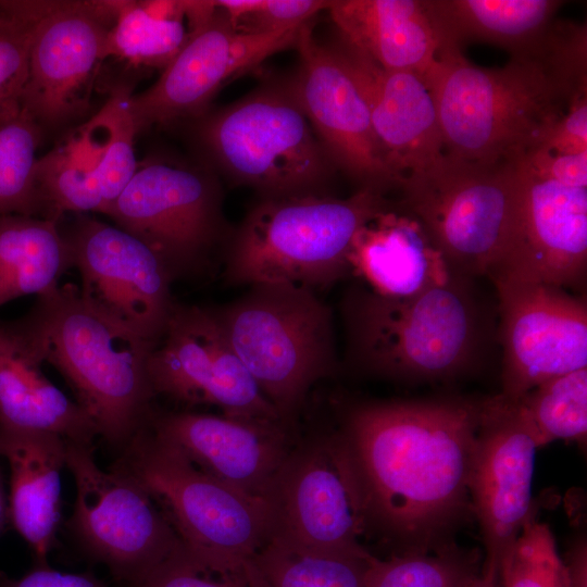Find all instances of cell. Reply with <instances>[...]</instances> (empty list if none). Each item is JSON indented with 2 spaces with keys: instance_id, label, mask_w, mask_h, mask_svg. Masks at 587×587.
<instances>
[{
  "instance_id": "8",
  "label": "cell",
  "mask_w": 587,
  "mask_h": 587,
  "mask_svg": "<svg viewBox=\"0 0 587 587\" xmlns=\"http://www.w3.org/2000/svg\"><path fill=\"white\" fill-rule=\"evenodd\" d=\"M114 466L149 491L187 551L204 562L245 565L270 539L264 500L205 474L148 427L128 442Z\"/></svg>"
},
{
  "instance_id": "28",
  "label": "cell",
  "mask_w": 587,
  "mask_h": 587,
  "mask_svg": "<svg viewBox=\"0 0 587 587\" xmlns=\"http://www.w3.org/2000/svg\"><path fill=\"white\" fill-rule=\"evenodd\" d=\"M215 10L214 1H115L108 57L163 70Z\"/></svg>"
},
{
  "instance_id": "35",
  "label": "cell",
  "mask_w": 587,
  "mask_h": 587,
  "mask_svg": "<svg viewBox=\"0 0 587 587\" xmlns=\"http://www.w3.org/2000/svg\"><path fill=\"white\" fill-rule=\"evenodd\" d=\"M515 401L533 424L539 447L557 439L586 442L587 367L547 379Z\"/></svg>"
},
{
  "instance_id": "22",
  "label": "cell",
  "mask_w": 587,
  "mask_h": 587,
  "mask_svg": "<svg viewBox=\"0 0 587 587\" xmlns=\"http://www.w3.org/2000/svg\"><path fill=\"white\" fill-rule=\"evenodd\" d=\"M362 95L383 159L398 188L435 165L444 142L433 93L414 72L386 70L341 40L332 47Z\"/></svg>"
},
{
  "instance_id": "2",
  "label": "cell",
  "mask_w": 587,
  "mask_h": 587,
  "mask_svg": "<svg viewBox=\"0 0 587 587\" xmlns=\"http://www.w3.org/2000/svg\"><path fill=\"white\" fill-rule=\"evenodd\" d=\"M473 282L450 273L408 297L352 284L340 300L345 365L364 376L403 383L469 374L482 361L491 332Z\"/></svg>"
},
{
  "instance_id": "9",
  "label": "cell",
  "mask_w": 587,
  "mask_h": 587,
  "mask_svg": "<svg viewBox=\"0 0 587 587\" xmlns=\"http://www.w3.org/2000/svg\"><path fill=\"white\" fill-rule=\"evenodd\" d=\"M199 137L233 182L263 198L321 193L335 165L288 85L259 88L210 114Z\"/></svg>"
},
{
  "instance_id": "4",
  "label": "cell",
  "mask_w": 587,
  "mask_h": 587,
  "mask_svg": "<svg viewBox=\"0 0 587 587\" xmlns=\"http://www.w3.org/2000/svg\"><path fill=\"white\" fill-rule=\"evenodd\" d=\"M445 155L470 163L516 162L538 148L580 92L530 59L480 67L446 47L425 76Z\"/></svg>"
},
{
  "instance_id": "36",
  "label": "cell",
  "mask_w": 587,
  "mask_h": 587,
  "mask_svg": "<svg viewBox=\"0 0 587 587\" xmlns=\"http://www.w3.org/2000/svg\"><path fill=\"white\" fill-rule=\"evenodd\" d=\"M501 587H571L548 524L533 510L499 567Z\"/></svg>"
},
{
  "instance_id": "17",
  "label": "cell",
  "mask_w": 587,
  "mask_h": 587,
  "mask_svg": "<svg viewBox=\"0 0 587 587\" xmlns=\"http://www.w3.org/2000/svg\"><path fill=\"white\" fill-rule=\"evenodd\" d=\"M536 432L521 404L500 394L482 399L470 477L472 513L483 535L482 566L499 571L532 505Z\"/></svg>"
},
{
  "instance_id": "7",
  "label": "cell",
  "mask_w": 587,
  "mask_h": 587,
  "mask_svg": "<svg viewBox=\"0 0 587 587\" xmlns=\"http://www.w3.org/2000/svg\"><path fill=\"white\" fill-rule=\"evenodd\" d=\"M399 188V209L419 221L451 274L492 280L507 270L517 238V161L483 165L444 154Z\"/></svg>"
},
{
  "instance_id": "45",
  "label": "cell",
  "mask_w": 587,
  "mask_h": 587,
  "mask_svg": "<svg viewBox=\"0 0 587 587\" xmlns=\"http://www.w3.org/2000/svg\"><path fill=\"white\" fill-rule=\"evenodd\" d=\"M9 521V499L4 489L3 479L0 472V535L3 533L5 525Z\"/></svg>"
},
{
  "instance_id": "31",
  "label": "cell",
  "mask_w": 587,
  "mask_h": 587,
  "mask_svg": "<svg viewBox=\"0 0 587 587\" xmlns=\"http://www.w3.org/2000/svg\"><path fill=\"white\" fill-rule=\"evenodd\" d=\"M127 89H117L77 134L93 158L107 215L138 168Z\"/></svg>"
},
{
  "instance_id": "24",
  "label": "cell",
  "mask_w": 587,
  "mask_h": 587,
  "mask_svg": "<svg viewBox=\"0 0 587 587\" xmlns=\"http://www.w3.org/2000/svg\"><path fill=\"white\" fill-rule=\"evenodd\" d=\"M327 10L341 39L386 70L425 78L447 47L426 0H337Z\"/></svg>"
},
{
  "instance_id": "19",
  "label": "cell",
  "mask_w": 587,
  "mask_h": 587,
  "mask_svg": "<svg viewBox=\"0 0 587 587\" xmlns=\"http://www.w3.org/2000/svg\"><path fill=\"white\" fill-rule=\"evenodd\" d=\"M295 48L299 67L288 87L333 163L367 187L386 192L398 182L384 162L366 103L332 47L314 39L305 23Z\"/></svg>"
},
{
  "instance_id": "1",
  "label": "cell",
  "mask_w": 587,
  "mask_h": 587,
  "mask_svg": "<svg viewBox=\"0 0 587 587\" xmlns=\"http://www.w3.org/2000/svg\"><path fill=\"white\" fill-rule=\"evenodd\" d=\"M482 399L364 401L335 432L365 534L392 554L429 553L452 544L472 513L470 477Z\"/></svg>"
},
{
  "instance_id": "11",
  "label": "cell",
  "mask_w": 587,
  "mask_h": 587,
  "mask_svg": "<svg viewBox=\"0 0 587 587\" xmlns=\"http://www.w3.org/2000/svg\"><path fill=\"white\" fill-rule=\"evenodd\" d=\"M107 215L149 246L173 280L208 272L226 233L215 179L174 161L139 165Z\"/></svg>"
},
{
  "instance_id": "38",
  "label": "cell",
  "mask_w": 587,
  "mask_h": 587,
  "mask_svg": "<svg viewBox=\"0 0 587 587\" xmlns=\"http://www.w3.org/2000/svg\"><path fill=\"white\" fill-rule=\"evenodd\" d=\"M233 27L243 33H270L311 22L330 1L218 0L214 1Z\"/></svg>"
},
{
  "instance_id": "16",
  "label": "cell",
  "mask_w": 587,
  "mask_h": 587,
  "mask_svg": "<svg viewBox=\"0 0 587 587\" xmlns=\"http://www.w3.org/2000/svg\"><path fill=\"white\" fill-rule=\"evenodd\" d=\"M115 1H45L32 36L21 107L41 129L83 114L102 62Z\"/></svg>"
},
{
  "instance_id": "15",
  "label": "cell",
  "mask_w": 587,
  "mask_h": 587,
  "mask_svg": "<svg viewBox=\"0 0 587 587\" xmlns=\"http://www.w3.org/2000/svg\"><path fill=\"white\" fill-rule=\"evenodd\" d=\"M492 283L499 301L501 396L517 400L547 379L587 367L585 297L512 275Z\"/></svg>"
},
{
  "instance_id": "29",
  "label": "cell",
  "mask_w": 587,
  "mask_h": 587,
  "mask_svg": "<svg viewBox=\"0 0 587 587\" xmlns=\"http://www.w3.org/2000/svg\"><path fill=\"white\" fill-rule=\"evenodd\" d=\"M59 225L36 216H0V307L18 297L52 290L73 267Z\"/></svg>"
},
{
  "instance_id": "37",
  "label": "cell",
  "mask_w": 587,
  "mask_h": 587,
  "mask_svg": "<svg viewBox=\"0 0 587 587\" xmlns=\"http://www.w3.org/2000/svg\"><path fill=\"white\" fill-rule=\"evenodd\" d=\"M45 1H0V116L21 107L35 22Z\"/></svg>"
},
{
  "instance_id": "13",
  "label": "cell",
  "mask_w": 587,
  "mask_h": 587,
  "mask_svg": "<svg viewBox=\"0 0 587 587\" xmlns=\"http://www.w3.org/2000/svg\"><path fill=\"white\" fill-rule=\"evenodd\" d=\"M147 367L155 397L286 425L234 351L213 308L175 302Z\"/></svg>"
},
{
  "instance_id": "5",
  "label": "cell",
  "mask_w": 587,
  "mask_h": 587,
  "mask_svg": "<svg viewBox=\"0 0 587 587\" xmlns=\"http://www.w3.org/2000/svg\"><path fill=\"white\" fill-rule=\"evenodd\" d=\"M390 207L384 192L367 187L346 199L262 198L227 239L224 279L232 286L328 287L351 273L349 252L358 230Z\"/></svg>"
},
{
  "instance_id": "21",
  "label": "cell",
  "mask_w": 587,
  "mask_h": 587,
  "mask_svg": "<svg viewBox=\"0 0 587 587\" xmlns=\"http://www.w3.org/2000/svg\"><path fill=\"white\" fill-rule=\"evenodd\" d=\"M517 164V238L510 263L499 276L582 288L587 268V188L564 185L522 159Z\"/></svg>"
},
{
  "instance_id": "6",
  "label": "cell",
  "mask_w": 587,
  "mask_h": 587,
  "mask_svg": "<svg viewBox=\"0 0 587 587\" xmlns=\"http://www.w3.org/2000/svg\"><path fill=\"white\" fill-rule=\"evenodd\" d=\"M213 309L261 392L292 427L311 387L338 370L330 308L308 287L261 283Z\"/></svg>"
},
{
  "instance_id": "40",
  "label": "cell",
  "mask_w": 587,
  "mask_h": 587,
  "mask_svg": "<svg viewBox=\"0 0 587 587\" xmlns=\"http://www.w3.org/2000/svg\"><path fill=\"white\" fill-rule=\"evenodd\" d=\"M536 149L553 153H587V91L572 99L565 113Z\"/></svg>"
},
{
  "instance_id": "23",
  "label": "cell",
  "mask_w": 587,
  "mask_h": 587,
  "mask_svg": "<svg viewBox=\"0 0 587 587\" xmlns=\"http://www.w3.org/2000/svg\"><path fill=\"white\" fill-rule=\"evenodd\" d=\"M0 457L10 469V521L35 564H49L61 521L66 439L52 432L0 429Z\"/></svg>"
},
{
  "instance_id": "26",
  "label": "cell",
  "mask_w": 587,
  "mask_h": 587,
  "mask_svg": "<svg viewBox=\"0 0 587 587\" xmlns=\"http://www.w3.org/2000/svg\"><path fill=\"white\" fill-rule=\"evenodd\" d=\"M43 359L0 320V429L45 430L93 444L98 430L76 401L43 374Z\"/></svg>"
},
{
  "instance_id": "10",
  "label": "cell",
  "mask_w": 587,
  "mask_h": 587,
  "mask_svg": "<svg viewBox=\"0 0 587 587\" xmlns=\"http://www.w3.org/2000/svg\"><path fill=\"white\" fill-rule=\"evenodd\" d=\"M76 498L67 527L88 558L136 587L185 546L149 491L132 475L99 467L93 444L66 440Z\"/></svg>"
},
{
  "instance_id": "44",
  "label": "cell",
  "mask_w": 587,
  "mask_h": 587,
  "mask_svg": "<svg viewBox=\"0 0 587 587\" xmlns=\"http://www.w3.org/2000/svg\"><path fill=\"white\" fill-rule=\"evenodd\" d=\"M464 587H501L499 571L482 566L480 572L472 577Z\"/></svg>"
},
{
  "instance_id": "33",
  "label": "cell",
  "mask_w": 587,
  "mask_h": 587,
  "mask_svg": "<svg viewBox=\"0 0 587 587\" xmlns=\"http://www.w3.org/2000/svg\"><path fill=\"white\" fill-rule=\"evenodd\" d=\"M482 563L479 550L457 544L436 552L391 554L387 559L370 553L364 582L366 587H464L480 572Z\"/></svg>"
},
{
  "instance_id": "32",
  "label": "cell",
  "mask_w": 587,
  "mask_h": 587,
  "mask_svg": "<svg viewBox=\"0 0 587 587\" xmlns=\"http://www.w3.org/2000/svg\"><path fill=\"white\" fill-rule=\"evenodd\" d=\"M367 555L307 552L270 539L248 564L259 587H366Z\"/></svg>"
},
{
  "instance_id": "27",
  "label": "cell",
  "mask_w": 587,
  "mask_h": 587,
  "mask_svg": "<svg viewBox=\"0 0 587 587\" xmlns=\"http://www.w3.org/2000/svg\"><path fill=\"white\" fill-rule=\"evenodd\" d=\"M446 46L464 41L499 46L511 58L529 54L559 8L557 0H426Z\"/></svg>"
},
{
  "instance_id": "30",
  "label": "cell",
  "mask_w": 587,
  "mask_h": 587,
  "mask_svg": "<svg viewBox=\"0 0 587 587\" xmlns=\"http://www.w3.org/2000/svg\"><path fill=\"white\" fill-rule=\"evenodd\" d=\"M35 184L42 218L60 222L66 212H105L92 157L75 133L36 160Z\"/></svg>"
},
{
  "instance_id": "12",
  "label": "cell",
  "mask_w": 587,
  "mask_h": 587,
  "mask_svg": "<svg viewBox=\"0 0 587 587\" xmlns=\"http://www.w3.org/2000/svg\"><path fill=\"white\" fill-rule=\"evenodd\" d=\"M264 500L270 539L314 553H370L360 541L364 523L335 432L292 445Z\"/></svg>"
},
{
  "instance_id": "18",
  "label": "cell",
  "mask_w": 587,
  "mask_h": 587,
  "mask_svg": "<svg viewBox=\"0 0 587 587\" xmlns=\"http://www.w3.org/2000/svg\"><path fill=\"white\" fill-rule=\"evenodd\" d=\"M303 25L243 33L216 8L159 79L147 90L129 95L127 105L137 134L155 124L198 116L225 82L283 49L295 48Z\"/></svg>"
},
{
  "instance_id": "34",
  "label": "cell",
  "mask_w": 587,
  "mask_h": 587,
  "mask_svg": "<svg viewBox=\"0 0 587 587\" xmlns=\"http://www.w3.org/2000/svg\"><path fill=\"white\" fill-rule=\"evenodd\" d=\"M41 134L22 107L0 116V216L42 217L34 171Z\"/></svg>"
},
{
  "instance_id": "42",
  "label": "cell",
  "mask_w": 587,
  "mask_h": 587,
  "mask_svg": "<svg viewBox=\"0 0 587 587\" xmlns=\"http://www.w3.org/2000/svg\"><path fill=\"white\" fill-rule=\"evenodd\" d=\"M0 587H109L91 572H64L50 564H34L22 577L0 571Z\"/></svg>"
},
{
  "instance_id": "41",
  "label": "cell",
  "mask_w": 587,
  "mask_h": 587,
  "mask_svg": "<svg viewBox=\"0 0 587 587\" xmlns=\"http://www.w3.org/2000/svg\"><path fill=\"white\" fill-rule=\"evenodd\" d=\"M522 160L538 173L564 185L587 188V153H553L535 149Z\"/></svg>"
},
{
  "instance_id": "20",
  "label": "cell",
  "mask_w": 587,
  "mask_h": 587,
  "mask_svg": "<svg viewBox=\"0 0 587 587\" xmlns=\"http://www.w3.org/2000/svg\"><path fill=\"white\" fill-rule=\"evenodd\" d=\"M147 427L205 474L262 500L292 447L276 422L153 410Z\"/></svg>"
},
{
  "instance_id": "14",
  "label": "cell",
  "mask_w": 587,
  "mask_h": 587,
  "mask_svg": "<svg viewBox=\"0 0 587 587\" xmlns=\"http://www.w3.org/2000/svg\"><path fill=\"white\" fill-rule=\"evenodd\" d=\"M79 294L92 309L155 345L175 301L174 282L159 255L130 233L87 214L63 230Z\"/></svg>"
},
{
  "instance_id": "39",
  "label": "cell",
  "mask_w": 587,
  "mask_h": 587,
  "mask_svg": "<svg viewBox=\"0 0 587 587\" xmlns=\"http://www.w3.org/2000/svg\"><path fill=\"white\" fill-rule=\"evenodd\" d=\"M136 587H259L248 562L221 565L204 562L185 548Z\"/></svg>"
},
{
  "instance_id": "25",
  "label": "cell",
  "mask_w": 587,
  "mask_h": 587,
  "mask_svg": "<svg viewBox=\"0 0 587 587\" xmlns=\"http://www.w3.org/2000/svg\"><path fill=\"white\" fill-rule=\"evenodd\" d=\"M349 264L361 283L388 297L416 295L450 275L419 221L392 205L358 230Z\"/></svg>"
},
{
  "instance_id": "3",
  "label": "cell",
  "mask_w": 587,
  "mask_h": 587,
  "mask_svg": "<svg viewBox=\"0 0 587 587\" xmlns=\"http://www.w3.org/2000/svg\"><path fill=\"white\" fill-rule=\"evenodd\" d=\"M9 324L64 377L108 445L122 451L147 427L155 397L147 365L155 345L92 309L77 286L38 296Z\"/></svg>"
},
{
  "instance_id": "43",
  "label": "cell",
  "mask_w": 587,
  "mask_h": 587,
  "mask_svg": "<svg viewBox=\"0 0 587 587\" xmlns=\"http://www.w3.org/2000/svg\"><path fill=\"white\" fill-rule=\"evenodd\" d=\"M587 554L585 540L576 544L564 561L571 587H587Z\"/></svg>"
}]
</instances>
